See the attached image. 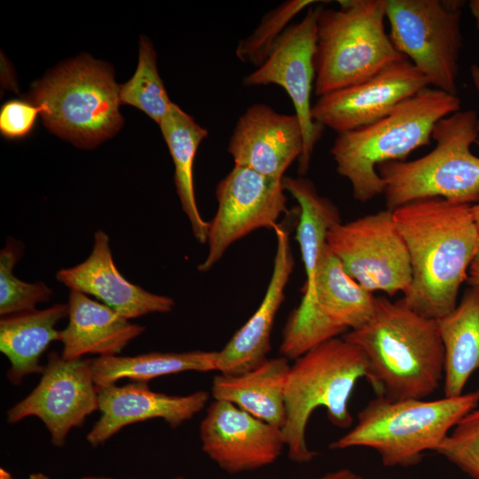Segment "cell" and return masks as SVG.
Instances as JSON below:
<instances>
[{"instance_id": "obj_17", "label": "cell", "mask_w": 479, "mask_h": 479, "mask_svg": "<svg viewBox=\"0 0 479 479\" xmlns=\"http://www.w3.org/2000/svg\"><path fill=\"white\" fill-rule=\"evenodd\" d=\"M303 150L301 123L295 114L276 112L257 103L241 114L228 144L234 165L282 181Z\"/></svg>"}, {"instance_id": "obj_32", "label": "cell", "mask_w": 479, "mask_h": 479, "mask_svg": "<svg viewBox=\"0 0 479 479\" xmlns=\"http://www.w3.org/2000/svg\"><path fill=\"white\" fill-rule=\"evenodd\" d=\"M41 109L35 103L11 100L0 110V132L8 139H20L34 129Z\"/></svg>"}, {"instance_id": "obj_11", "label": "cell", "mask_w": 479, "mask_h": 479, "mask_svg": "<svg viewBox=\"0 0 479 479\" xmlns=\"http://www.w3.org/2000/svg\"><path fill=\"white\" fill-rule=\"evenodd\" d=\"M217 209L208 223V254L198 265L209 271L235 241L260 228L276 229L288 213L282 181L234 165L216 189Z\"/></svg>"}, {"instance_id": "obj_18", "label": "cell", "mask_w": 479, "mask_h": 479, "mask_svg": "<svg viewBox=\"0 0 479 479\" xmlns=\"http://www.w3.org/2000/svg\"><path fill=\"white\" fill-rule=\"evenodd\" d=\"M59 282L70 290L92 295L127 319L150 313H168L171 297L150 293L127 280L114 264L107 234H94L91 253L81 263L57 272Z\"/></svg>"}, {"instance_id": "obj_14", "label": "cell", "mask_w": 479, "mask_h": 479, "mask_svg": "<svg viewBox=\"0 0 479 479\" xmlns=\"http://www.w3.org/2000/svg\"><path fill=\"white\" fill-rule=\"evenodd\" d=\"M200 439L205 454L230 475L268 467L286 447L280 428L219 400L207 408L200 426Z\"/></svg>"}, {"instance_id": "obj_16", "label": "cell", "mask_w": 479, "mask_h": 479, "mask_svg": "<svg viewBox=\"0 0 479 479\" xmlns=\"http://www.w3.org/2000/svg\"><path fill=\"white\" fill-rule=\"evenodd\" d=\"M99 419L86 436L92 447L104 444L123 428L161 419L176 428L193 418L206 406L209 393L197 390L185 396L152 390L148 381H131L117 386H97Z\"/></svg>"}, {"instance_id": "obj_19", "label": "cell", "mask_w": 479, "mask_h": 479, "mask_svg": "<svg viewBox=\"0 0 479 479\" xmlns=\"http://www.w3.org/2000/svg\"><path fill=\"white\" fill-rule=\"evenodd\" d=\"M275 232L277 248L265 294L249 319L217 351L216 371L220 373H245L267 359L275 318L294 265L287 231L279 224Z\"/></svg>"}, {"instance_id": "obj_39", "label": "cell", "mask_w": 479, "mask_h": 479, "mask_svg": "<svg viewBox=\"0 0 479 479\" xmlns=\"http://www.w3.org/2000/svg\"><path fill=\"white\" fill-rule=\"evenodd\" d=\"M0 479H14L12 474L5 468H0Z\"/></svg>"}, {"instance_id": "obj_10", "label": "cell", "mask_w": 479, "mask_h": 479, "mask_svg": "<svg viewBox=\"0 0 479 479\" xmlns=\"http://www.w3.org/2000/svg\"><path fill=\"white\" fill-rule=\"evenodd\" d=\"M326 244L344 271L365 290L393 296L408 290L412 268L393 211L381 210L333 226Z\"/></svg>"}, {"instance_id": "obj_27", "label": "cell", "mask_w": 479, "mask_h": 479, "mask_svg": "<svg viewBox=\"0 0 479 479\" xmlns=\"http://www.w3.org/2000/svg\"><path fill=\"white\" fill-rule=\"evenodd\" d=\"M217 351L149 352L135 356L97 357L90 359L95 384H115L122 379L149 381L183 372L216 371Z\"/></svg>"}, {"instance_id": "obj_13", "label": "cell", "mask_w": 479, "mask_h": 479, "mask_svg": "<svg viewBox=\"0 0 479 479\" xmlns=\"http://www.w3.org/2000/svg\"><path fill=\"white\" fill-rule=\"evenodd\" d=\"M95 411H98V389L90 359H66L52 351L37 385L7 411L6 420L14 424L36 417L49 431L51 444L62 447L71 429L82 427Z\"/></svg>"}, {"instance_id": "obj_24", "label": "cell", "mask_w": 479, "mask_h": 479, "mask_svg": "<svg viewBox=\"0 0 479 479\" xmlns=\"http://www.w3.org/2000/svg\"><path fill=\"white\" fill-rule=\"evenodd\" d=\"M444 350V394L455 397L479 370V288L467 290L455 309L438 320Z\"/></svg>"}, {"instance_id": "obj_26", "label": "cell", "mask_w": 479, "mask_h": 479, "mask_svg": "<svg viewBox=\"0 0 479 479\" xmlns=\"http://www.w3.org/2000/svg\"><path fill=\"white\" fill-rule=\"evenodd\" d=\"M286 192L298 202L300 216L295 239L299 244L306 281L302 300H309L314 289L316 272L326 247L327 234L342 223L338 208L328 198L321 196L314 184L302 177H284Z\"/></svg>"}, {"instance_id": "obj_29", "label": "cell", "mask_w": 479, "mask_h": 479, "mask_svg": "<svg viewBox=\"0 0 479 479\" xmlns=\"http://www.w3.org/2000/svg\"><path fill=\"white\" fill-rule=\"evenodd\" d=\"M23 254V245L9 238L0 251L1 317L32 310L39 302H48L52 290L43 281L28 283L15 277L13 269Z\"/></svg>"}, {"instance_id": "obj_6", "label": "cell", "mask_w": 479, "mask_h": 479, "mask_svg": "<svg viewBox=\"0 0 479 479\" xmlns=\"http://www.w3.org/2000/svg\"><path fill=\"white\" fill-rule=\"evenodd\" d=\"M478 116L475 110L460 109L436 122L431 136L436 146L428 154L377 166L388 209L432 198L479 202V157L471 151L479 137Z\"/></svg>"}, {"instance_id": "obj_23", "label": "cell", "mask_w": 479, "mask_h": 479, "mask_svg": "<svg viewBox=\"0 0 479 479\" xmlns=\"http://www.w3.org/2000/svg\"><path fill=\"white\" fill-rule=\"evenodd\" d=\"M283 357L267 358L245 373H219L212 381L214 400L235 404L255 418L282 428L287 420L285 386L290 369Z\"/></svg>"}, {"instance_id": "obj_30", "label": "cell", "mask_w": 479, "mask_h": 479, "mask_svg": "<svg viewBox=\"0 0 479 479\" xmlns=\"http://www.w3.org/2000/svg\"><path fill=\"white\" fill-rule=\"evenodd\" d=\"M313 3L316 1L289 0L267 12L255 31L239 42L237 57L243 62L259 67L290 26L292 19Z\"/></svg>"}, {"instance_id": "obj_41", "label": "cell", "mask_w": 479, "mask_h": 479, "mask_svg": "<svg viewBox=\"0 0 479 479\" xmlns=\"http://www.w3.org/2000/svg\"><path fill=\"white\" fill-rule=\"evenodd\" d=\"M475 144H476V145H478V147H479V137H478V138H477Z\"/></svg>"}, {"instance_id": "obj_25", "label": "cell", "mask_w": 479, "mask_h": 479, "mask_svg": "<svg viewBox=\"0 0 479 479\" xmlns=\"http://www.w3.org/2000/svg\"><path fill=\"white\" fill-rule=\"evenodd\" d=\"M159 126L174 162V183L182 209L190 221L195 239L205 244L208 223L202 218L197 206L193 163L198 147L207 137L208 130L175 103Z\"/></svg>"}, {"instance_id": "obj_7", "label": "cell", "mask_w": 479, "mask_h": 479, "mask_svg": "<svg viewBox=\"0 0 479 479\" xmlns=\"http://www.w3.org/2000/svg\"><path fill=\"white\" fill-rule=\"evenodd\" d=\"M318 7L314 90L318 97L364 82L406 59L385 29L387 0H341Z\"/></svg>"}, {"instance_id": "obj_9", "label": "cell", "mask_w": 479, "mask_h": 479, "mask_svg": "<svg viewBox=\"0 0 479 479\" xmlns=\"http://www.w3.org/2000/svg\"><path fill=\"white\" fill-rule=\"evenodd\" d=\"M460 1L387 0L390 38L433 88L458 95Z\"/></svg>"}, {"instance_id": "obj_40", "label": "cell", "mask_w": 479, "mask_h": 479, "mask_svg": "<svg viewBox=\"0 0 479 479\" xmlns=\"http://www.w3.org/2000/svg\"><path fill=\"white\" fill-rule=\"evenodd\" d=\"M171 479H188V478L179 475V476L173 477Z\"/></svg>"}, {"instance_id": "obj_2", "label": "cell", "mask_w": 479, "mask_h": 479, "mask_svg": "<svg viewBox=\"0 0 479 479\" xmlns=\"http://www.w3.org/2000/svg\"><path fill=\"white\" fill-rule=\"evenodd\" d=\"M342 337L364 351L366 380L377 396L425 399L444 380L438 320L419 314L404 298L392 302L376 297L368 321Z\"/></svg>"}, {"instance_id": "obj_15", "label": "cell", "mask_w": 479, "mask_h": 479, "mask_svg": "<svg viewBox=\"0 0 479 479\" xmlns=\"http://www.w3.org/2000/svg\"><path fill=\"white\" fill-rule=\"evenodd\" d=\"M410 60L397 61L369 79L324 96L312 105L313 120L338 134L371 124L429 87Z\"/></svg>"}, {"instance_id": "obj_33", "label": "cell", "mask_w": 479, "mask_h": 479, "mask_svg": "<svg viewBox=\"0 0 479 479\" xmlns=\"http://www.w3.org/2000/svg\"><path fill=\"white\" fill-rule=\"evenodd\" d=\"M318 479H368L349 468H340L328 472Z\"/></svg>"}, {"instance_id": "obj_3", "label": "cell", "mask_w": 479, "mask_h": 479, "mask_svg": "<svg viewBox=\"0 0 479 479\" xmlns=\"http://www.w3.org/2000/svg\"><path fill=\"white\" fill-rule=\"evenodd\" d=\"M460 107L458 95L427 87L380 120L338 134L331 154L338 174L349 181L354 199L366 202L384 193L377 166L404 161L412 151L428 145L436 122Z\"/></svg>"}, {"instance_id": "obj_36", "label": "cell", "mask_w": 479, "mask_h": 479, "mask_svg": "<svg viewBox=\"0 0 479 479\" xmlns=\"http://www.w3.org/2000/svg\"><path fill=\"white\" fill-rule=\"evenodd\" d=\"M470 75L473 82V84L479 93V66L472 65L470 67ZM478 130H479V116H478Z\"/></svg>"}, {"instance_id": "obj_1", "label": "cell", "mask_w": 479, "mask_h": 479, "mask_svg": "<svg viewBox=\"0 0 479 479\" xmlns=\"http://www.w3.org/2000/svg\"><path fill=\"white\" fill-rule=\"evenodd\" d=\"M470 204L432 198L393 210L410 257L412 281L404 300L439 320L457 306L459 290L479 245Z\"/></svg>"}, {"instance_id": "obj_35", "label": "cell", "mask_w": 479, "mask_h": 479, "mask_svg": "<svg viewBox=\"0 0 479 479\" xmlns=\"http://www.w3.org/2000/svg\"><path fill=\"white\" fill-rule=\"evenodd\" d=\"M27 479H51L47 475L37 472V473H32L28 475ZM80 479H134V478H114L110 476H96V475H90V476H83Z\"/></svg>"}, {"instance_id": "obj_22", "label": "cell", "mask_w": 479, "mask_h": 479, "mask_svg": "<svg viewBox=\"0 0 479 479\" xmlns=\"http://www.w3.org/2000/svg\"><path fill=\"white\" fill-rule=\"evenodd\" d=\"M375 299L344 271L326 244L316 272L313 294L309 300H302L297 308L314 311L346 334L368 321Z\"/></svg>"}, {"instance_id": "obj_38", "label": "cell", "mask_w": 479, "mask_h": 479, "mask_svg": "<svg viewBox=\"0 0 479 479\" xmlns=\"http://www.w3.org/2000/svg\"><path fill=\"white\" fill-rule=\"evenodd\" d=\"M471 212L474 217V220L479 230V202L471 206Z\"/></svg>"}, {"instance_id": "obj_34", "label": "cell", "mask_w": 479, "mask_h": 479, "mask_svg": "<svg viewBox=\"0 0 479 479\" xmlns=\"http://www.w3.org/2000/svg\"><path fill=\"white\" fill-rule=\"evenodd\" d=\"M467 280L471 287L479 288V245L468 268Z\"/></svg>"}, {"instance_id": "obj_5", "label": "cell", "mask_w": 479, "mask_h": 479, "mask_svg": "<svg viewBox=\"0 0 479 479\" xmlns=\"http://www.w3.org/2000/svg\"><path fill=\"white\" fill-rule=\"evenodd\" d=\"M367 373L364 351L343 337L325 342L294 360L285 386L287 420L281 428L293 462L308 463L318 455L306 442V428L316 409L324 407L337 428L352 427L349 399Z\"/></svg>"}, {"instance_id": "obj_31", "label": "cell", "mask_w": 479, "mask_h": 479, "mask_svg": "<svg viewBox=\"0 0 479 479\" xmlns=\"http://www.w3.org/2000/svg\"><path fill=\"white\" fill-rule=\"evenodd\" d=\"M436 453L473 479H479V408L467 413L452 429Z\"/></svg>"}, {"instance_id": "obj_8", "label": "cell", "mask_w": 479, "mask_h": 479, "mask_svg": "<svg viewBox=\"0 0 479 479\" xmlns=\"http://www.w3.org/2000/svg\"><path fill=\"white\" fill-rule=\"evenodd\" d=\"M119 89L107 67L81 58L38 82L33 98L51 132L76 145L91 147L122 125Z\"/></svg>"}, {"instance_id": "obj_37", "label": "cell", "mask_w": 479, "mask_h": 479, "mask_svg": "<svg viewBox=\"0 0 479 479\" xmlns=\"http://www.w3.org/2000/svg\"><path fill=\"white\" fill-rule=\"evenodd\" d=\"M468 5L475 19L476 28L479 31V0L469 1Z\"/></svg>"}, {"instance_id": "obj_20", "label": "cell", "mask_w": 479, "mask_h": 479, "mask_svg": "<svg viewBox=\"0 0 479 479\" xmlns=\"http://www.w3.org/2000/svg\"><path fill=\"white\" fill-rule=\"evenodd\" d=\"M67 306L68 323L60 330L59 338L63 345L61 356L66 359H78L87 354L120 355L145 331L143 326L131 323L108 306L78 291L70 290Z\"/></svg>"}, {"instance_id": "obj_4", "label": "cell", "mask_w": 479, "mask_h": 479, "mask_svg": "<svg viewBox=\"0 0 479 479\" xmlns=\"http://www.w3.org/2000/svg\"><path fill=\"white\" fill-rule=\"evenodd\" d=\"M478 404L479 388L434 400L376 396L358 412L356 424L329 448L366 447L377 452L385 467H412L425 452H436L456 424Z\"/></svg>"}, {"instance_id": "obj_28", "label": "cell", "mask_w": 479, "mask_h": 479, "mask_svg": "<svg viewBox=\"0 0 479 479\" xmlns=\"http://www.w3.org/2000/svg\"><path fill=\"white\" fill-rule=\"evenodd\" d=\"M119 97L122 104L138 108L158 124L173 105L158 73L153 48L146 39L140 40L137 70L120 85Z\"/></svg>"}, {"instance_id": "obj_21", "label": "cell", "mask_w": 479, "mask_h": 479, "mask_svg": "<svg viewBox=\"0 0 479 479\" xmlns=\"http://www.w3.org/2000/svg\"><path fill=\"white\" fill-rule=\"evenodd\" d=\"M67 315V303H57L1 317L0 351L10 364L6 377L11 384L20 385L26 377L42 373L41 357L51 342H59L56 326Z\"/></svg>"}, {"instance_id": "obj_12", "label": "cell", "mask_w": 479, "mask_h": 479, "mask_svg": "<svg viewBox=\"0 0 479 479\" xmlns=\"http://www.w3.org/2000/svg\"><path fill=\"white\" fill-rule=\"evenodd\" d=\"M318 12V7H309L299 22L286 29L267 59L243 80L246 86L279 85L290 97L303 137V150L298 160L300 177L310 169L314 147L324 128L313 120L310 103L316 77Z\"/></svg>"}]
</instances>
